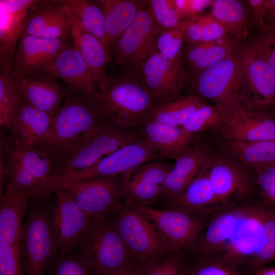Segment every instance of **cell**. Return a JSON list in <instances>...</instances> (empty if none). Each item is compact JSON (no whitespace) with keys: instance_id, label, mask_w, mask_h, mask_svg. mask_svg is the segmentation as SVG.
Wrapping results in <instances>:
<instances>
[{"instance_id":"obj_23","label":"cell","mask_w":275,"mask_h":275,"mask_svg":"<svg viewBox=\"0 0 275 275\" xmlns=\"http://www.w3.org/2000/svg\"><path fill=\"white\" fill-rule=\"evenodd\" d=\"M17 80L26 102L55 116L63 104L67 88L57 78L44 73L33 74Z\"/></svg>"},{"instance_id":"obj_11","label":"cell","mask_w":275,"mask_h":275,"mask_svg":"<svg viewBox=\"0 0 275 275\" xmlns=\"http://www.w3.org/2000/svg\"><path fill=\"white\" fill-rule=\"evenodd\" d=\"M142 138L138 128H123L105 120L98 131L59 169L53 178L88 169L119 148Z\"/></svg>"},{"instance_id":"obj_24","label":"cell","mask_w":275,"mask_h":275,"mask_svg":"<svg viewBox=\"0 0 275 275\" xmlns=\"http://www.w3.org/2000/svg\"><path fill=\"white\" fill-rule=\"evenodd\" d=\"M210 157L206 149L199 145H191L180 153L174 159L175 163L161 186V196L169 200L179 195Z\"/></svg>"},{"instance_id":"obj_22","label":"cell","mask_w":275,"mask_h":275,"mask_svg":"<svg viewBox=\"0 0 275 275\" xmlns=\"http://www.w3.org/2000/svg\"><path fill=\"white\" fill-rule=\"evenodd\" d=\"M35 0L0 1V69L11 62Z\"/></svg>"},{"instance_id":"obj_37","label":"cell","mask_w":275,"mask_h":275,"mask_svg":"<svg viewBox=\"0 0 275 275\" xmlns=\"http://www.w3.org/2000/svg\"><path fill=\"white\" fill-rule=\"evenodd\" d=\"M185 20V41L188 45L213 41L229 35L225 28L210 13Z\"/></svg>"},{"instance_id":"obj_36","label":"cell","mask_w":275,"mask_h":275,"mask_svg":"<svg viewBox=\"0 0 275 275\" xmlns=\"http://www.w3.org/2000/svg\"><path fill=\"white\" fill-rule=\"evenodd\" d=\"M65 1L70 15L87 32L97 38L109 52L105 36L104 13L99 1Z\"/></svg>"},{"instance_id":"obj_52","label":"cell","mask_w":275,"mask_h":275,"mask_svg":"<svg viewBox=\"0 0 275 275\" xmlns=\"http://www.w3.org/2000/svg\"><path fill=\"white\" fill-rule=\"evenodd\" d=\"M265 24V28L275 26V0H267Z\"/></svg>"},{"instance_id":"obj_53","label":"cell","mask_w":275,"mask_h":275,"mask_svg":"<svg viewBox=\"0 0 275 275\" xmlns=\"http://www.w3.org/2000/svg\"><path fill=\"white\" fill-rule=\"evenodd\" d=\"M253 275H275V267L263 266L256 270Z\"/></svg>"},{"instance_id":"obj_1","label":"cell","mask_w":275,"mask_h":275,"mask_svg":"<svg viewBox=\"0 0 275 275\" xmlns=\"http://www.w3.org/2000/svg\"><path fill=\"white\" fill-rule=\"evenodd\" d=\"M269 210L260 205L220 213L207 226L201 249L219 253L223 262L233 267L245 260L252 263L260 246Z\"/></svg>"},{"instance_id":"obj_12","label":"cell","mask_w":275,"mask_h":275,"mask_svg":"<svg viewBox=\"0 0 275 275\" xmlns=\"http://www.w3.org/2000/svg\"><path fill=\"white\" fill-rule=\"evenodd\" d=\"M161 32L144 1L133 21L114 43L111 56L118 64L136 68L156 50V40Z\"/></svg>"},{"instance_id":"obj_7","label":"cell","mask_w":275,"mask_h":275,"mask_svg":"<svg viewBox=\"0 0 275 275\" xmlns=\"http://www.w3.org/2000/svg\"><path fill=\"white\" fill-rule=\"evenodd\" d=\"M241 42L229 56L192 76L194 94L228 112L244 108L240 84Z\"/></svg>"},{"instance_id":"obj_49","label":"cell","mask_w":275,"mask_h":275,"mask_svg":"<svg viewBox=\"0 0 275 275\" xmlns=\"http://www.w3.org/2000/svg\"><path fill=\"white\" fill-rule=\"evenodd\" d=\"M211 0H177L175 1L176 11L181 21L199 15L206 8L211 6Z\"/></svg>"},{"instance_id":"obj_9","label":"cell","mask_w":275,"mask_h":275,"mask_svg":"<svg viewBox=\"0 0 275 275\" xmlns=\"http://www.w3.org/2000/svg\"><path fill=\"white\" fill-rule=\"evenodd\" d=\"M240 84L244 109L273 113L275 74L259 56L252 41L241 42Z\"/></svg>"},{"instance_id":"obj_28","label":"cell","mask_w":275,"mask_h":275,"mask_svg":"<svg viewBox=\"0 0 275 275\" xmlns=\"http://www.w3.org/2000/svg\"><path fill=\"white\" fill-rule=\"evenodd\" d=\"M240 43L231 36L208 42L188 45L183 60L192 76L229 56Z\"/></svg>"},{"instance_id":"obj_27","label":"cell","mask_w":275,"mask_h":275,"mask_svg":"<svg viewBox=\"0 0 275 275\" xmlns=\"http://www.w3.org/2000/svg\"><path fill=\"white\" fill-rule=\"evenodd\" d=\"M70 17L72 43L86 62L97 85L106 76L105 71L111 54L97 38L87 32L75 19Z\"/></svg>"},{"instance_id":"obj_50","label":"cell","mask_w":275,"mask_h":275,"mask_svg":"<svg viewBox=\"0 0 275 275\" xmlns=\"http://www.w3.org/2000/svg\"><path fill=\"white\" fill-rule=\"evenodd\" d=\"M246 2L251 10L256 24L259 29L265 28L267 0H248Z\"/></svg>"},{"instance_id":"obj_40","label":"cell","mask_w":275,"mask_h":275,"mask_svg":"<svg viewBox=\"0 0 275 275\" xmlns=\"http://www.w3.org/2000/svg\"><path fill=\"white\" fill-rule=\"evenodd\" d=\"M186 22L185 19L176 26L161 32L156 40V49L164 58L173 60L182 53L185 41Z\"/></svg>"},{"instance_id":"obj_17","label":"cell","mask_w":275,"mask_h":275,"mask_svg":"<svg viewBox=\"0 0 275 275\" xmlns=\"http://www.w3.org/2000/svg\"><path fill=\"white\" fill-rule=\"evenodd\" d=\"M67 40L21 36L11 64L10 73L16 79L44 73L49 75L54 61Z\"/></svg>"},{"instance_id":"obj_29","label":"cell","mask_w":275,"mask_h":275,"mask_svg":"<svg viewBox=\"0 0 275 275\" xmlns=\"http://www.w3.org/2000/svg\"><path fill=\"white\" fill-rule=\"evenodd\" d=\"M211 7L210 14L225 28L230 36L238 42L243 41L250 29L256 24L246 2L215 0Z\"/></svg>"},{"instance_id":"obj_33","label":"cell","mask_w":275,"mask_h":275,"mask_svg":"<svg viewBox=\"0 0 275 275\" xmlns=\"http://www.w3.org/2000/svg\"><path fill=\"white\" fill-rule=\"evenodd\" d=\"M210 157L182 193L168 200V203L174 209L188 212L216 202L208 176Z\"/></svg>"},{"instance_id":"obj_48","label":"cell","mask_w":275,"mask_h":275,"mask_svg":"<svg viewBox=\"0 0 275 275\" xmlns=\"http://www.w3.org/2000/svg\"><path fill=\"white\" fill-rule=\"evenodd\" d=\"M184 275H240L234 267L224 262L202 263L187 271Z\"/></svg>"},{"instance_id":"obj_35","label":"cell","mask_w":275,"mask_h":275,"mask_svg":"<svg viewBox=\"0 0 275 275\" xmlns=\"http://www.w3.org/2000/svg\"><path fill=\"white\" fill-rule=\"evenodd\" d=\"M223 149L254 169L275 162V140L252 142L222 140Z\"/></svg>"},{"instance_id":"obj_19","label":"cell","mask_w":275,"mask_h":275,"mask_svg":"<svg viewBox=\"0 0 275 275\" xmlns=\"http://www.w3.org/2000/svg\"><path fill=\"white\" fill-rule=\"evenodd\" d=\"M217 129L222 140L252 142L275 140V113L244 108L231 111Z\"/></svg>"},{"instance_id":"obj_2","label":"cell","mask_w":275,"mask_h":275,"mask_svg":"<svg viewBox=\"0 0 275 275\" xmlns=\"http://www.w3.org/2000/svg\"><path fill=\"white\" fill-rule=\"evenodd\" d=\"M105 121L95 103L68 87L49 132L34 145L56 164L58 171Z\"/></svg>"},{"instance_id":"obj_47","label":"cell","mask_w":275,"mask_h":275,"mask_svg":"<svg viewBox=\"0 0 275 275\" xmlns=\"http://www.w3.org/2000/svg\"><path fill=\"white\" fill-rule=\"evenodd\" d=\"M0 275H25L19 247L0 244Z\"/></svg>"},{"instance_id":"obj_16","label":"cell","mask_w":275,"mask_h":275,"mask_svg":"<svg viewBox=\"0 0 275 275\" xmlns=\"http://www.w3.org/2000/svg\"><path fill=\"white\" fill-rule=\"evenodd\" d=\"M130 205L153 224L168 252L190 247L197 241L201 224L189 213L175 209H156L142 204Z\"/></svg>"},{"instance_id":"obj_38","label":"cell","mask_w":275,"mask_h":275,"mask_svg":"<svg viewBox=\"0 0 275 275\" xmlns=\"http://www.w3.org/2000/svg\"><path fill=\"white\" fill-rule=\"evenodd\" d=\"M24 99L18 81L10 70L0 69V124L6 127Z\"/></svg>"},{"instance_id":"obj_13","label":"cell","mask_w":275,"mask_h":275,"mask_svg":"<svg viewBox=\"0 0 275 275\" xmlns=\"http://www.w3.org/2000/svg\"><path fill=\"white\" fill-rule=\"evenodd\" d=\"M60 187L70 193L93 221L106 218L122 204L120 175L78 180Z\"/></svg>"},{"instance_id":"obj_8","label":"cell","mask_w":275,"mask_h":275,"mask_svg":"<svg viewBox=\"0 0 275 275\" xmlns=\"http://www.w3.org/2000/svg\"><path fill=\"white\" fill-rule=\"evenodd\" d=\"M112 221L127 248L143 266L164 260L169 252L153 224L131 205L121 204Z\"/></svg>"},{"instance_id":"obj_34","label":"cell","mask_w":275,"mask_h":275,"mask_svg":"<svg viewBox=\"0 0 275 275\" xmlns=\"http://www.w3.org/2000/svg\"><path fill=\"white\" fill-rule=\"evenodd\" d=\"M208 176L216 202L227 200L244 188V180L240 170L227 161L211 157Z\"/></svg>"},{"instance_id":"obj_43","label":"cell","mask_w":275,"mask_h":275,"mask_svg":"<svg viewBox=\"0 0 275 275\" xmlns=\"http://www.w3.org/2000/svg\"><path fill=\"white\" fill-rule=\"evenodd\" d=\"M255 170L256 183L263 200L261 205L275 210V162Z\"/></svg>"},{"instance_id":"obj_21","label":"cell","mask_w":275,"mask_h":275,"mask_svg":"<svg viewBox=\"0 0 275 275\" xmlns=\"http://www.w3.org/2000/svg\"><path fill=\"white\" fill-rule=\"evenodd\" d=\"M49 75L63 80L71 90L97 103L100 95L90 71L71 38L57 56Z\"/></svg>"},{"instance_id":"obj_51","label":"cell","mask_w":275,"mask_h":275,"mask_svg":"<svg viewBox=\"0 0 275 275\" xmlns=\"http://www.w3.org/2000/svg\"><path fill=\"white\" fill-rule=\"evenodd\" d=\"M142 266L139 262H136L109 275H139Z\"/></svg>"},{"instance_id":"obj_44","label":"cell","mask_w":275,"mask_h":275,"mask_svg":"<svg viewBox=\"0 0 275 275\" xmlns=\"http://www.w3.org/2000/svg\"><path fill=\"white\" fill-rule=\"evenodd\" d=\"M47 275H92V271L84 259L73 253L59 256L49 268Z\"/></svg>"},{"instance_id":"obj_41","label":"cell","mask_w":275,"mask_h":275,"mask_svg":"<svg viewBox=\"0 0 275 275\" xmlns=\"http://www.w3.org/2000/svg\"><path fill=\"white\" fill-rule=\"evenodd\" d=\"M275 260V210L270 209L266 218L262 240L251 263L256 269Z\"/></svg>"},{"instance_id":"obj_6","label":"cell","mask_w":275,"mask_h":275,"mask_svg":"<svg viewBox=\"0 0 275 275\" xmlns=\"http://www.w3.org/2000/svg\"><path fill=\"white\" fill-rule=\"evenodd\" d=\"M74 251L88 264L92 275H109L138 262L106 218L93 222Z\"/></svg>"},{"instance_id":"obj_10","label":"cell","mask_w":275,"mask_h":275,"mask_svg":"<svg viewBox=\"0 0 275 275\" xmlns=\"http://www.w3.org/2000/svg\"><path fill=\"white\" fill-rule=\"evenodd\" d=\"M162 158L145 140L125 146L85 170L68 173L48 181L43 191H52L75 181L99 177L121 175L146 163Z\"/></svg>"},{"instance_id":"obj_3","label":"cell","mask_w":275,"mask_h":275,"mask_svg":"<svg viewBox=\"0 0 275 275\" xmlns=\"http://www.w3.org/2000/svg\"><path fill=\"white\" fill-rule=\"evenodd\" d=\"M96 86L100 95L96 105L101 114L121 128L139 127L156 104L136 73L106 75Z\"/></svg>"},{"instance_id":"obj_32","label":"cell","mask_w":275,"mask_h":275,"mask_svg":"<svg viewBox=\"0 0 275 275\" xmlns=\"http://www.w3.org/2000/svg\"><path fill=\"white\" fill-rule=\"evenodd\" d=\"M206 101L194 94L171 97L156 103L147 120L182 127L190 116Z\"/></svg>"},{"instance_id":"obj_15","label":"cell","mask_w":275,"mask_h":275,"mask_svg":"<svg viewBox=\"0 0 275 275\" xmlns=\"http://www.w3.org/2000/svg\"><path fill=\"white\" fill-rule=\"evenodd\" d=\"M135 69L155 103L179 96L189 77L184 65L183 52L174 60H168L156 49Z\"/></svg>"},{"instance_id":"obj_31","label":"cell","mask_w":275,"mask_h":275,"mask_svg":"<svg viewBox=\"0 0 275 275\" xmlns=\"http://www.w3.org/2000/svg\"><path fill=\"white\" fill-rule=\"evenodd\" d=\"M104 13V26L108 48L111 50L120 35L134 19L144 1L98 0Z\"/></svg>"},{"instance_id":"obj_26","label":"cell","mask_w":275,"mask_h":275,"mask_svg":"<svg viewBox=\"0 0 275 275\" xmlns=\"http://www.w3.org/2000/svg\"><path fill=\"white\" fill-rule=\"evenodd\" d=\"M142 139L147 141L162 158L174 159L191 146L193 136L186 133L181 127L146 121L138 127Z\"/></svg>"},{"instance_id":"obj_45","label":"cell","mask_w":275,"mask_h":275,"mask_svg":"<svg viewBox=\"0 0 275 275\" xmlns=\"http://www.w3.org/2000/svg\"><path fill=\"white\" fill-rule=\"evenodd\" d=\"M252 42L259 56L275 74V26L259 29Z\"/></svg>"},{"instance_id":"obj_42","label":"cell","mask_w":275,"mask_h":275,"mask_svg":"<svg viewBox=\"0 0 275 275\" xmlns=\"http://www.w3.org/2000/svg\"><path fill=\"white\" fill-rule=\"evenodd\" d=\"M151 13L161 31L176 26L181 21L176 11L175 1H147Z\"/></svg>"},{"instance_id":"obj_39","label":"cell","mask_w":275,"mask_h":275,"mask_svg":"<svg viewBox=\"0 0 275 275\" xmlns=\"http://www.w3.org/2000/svg\"><path fill=\"white\" fill-rule=\"evenodd\" d=\"M228 113L219 105L207 103L198 108L181 128L186 133L191 136L208 129H217L224 121Z\"/></svg>"},{"instance_id":"obj_18","label":"cell","mask_w":275,"mask_h":275,"mask_svg":"<svg viewBox=\"0 0 275 275\" xmlns=\"http://www.w3.org/2000/svg\"><path fill=\"white\" fill-rule=\"evenodd\" d=\"M173 164L153 161L120 175L123 198L129 204L148 206L161 196V186Z\"/></svg>"},{"instance_id":"obj_25","label":"cell","mask_w":275,"mask_h":275,"mask_svg":"<svg viewBox=\"0 0 275 275\" xmlns=\"http://www.w3.org/2000/svg\"><path fill=\"white\" fill-rule=\"evenodd\" d=\"M54 117L25 100L13 114L6 127L16 141L34 145L49 132Z\"/></svg>"},{"instance_id":"obj_14","label":"cell","mask_w":275,"mask_h":275,"mask_svg":"<svg viewBox=\"0 0 275 275\" xmlns=\"http://www.w3.org/2000/svg\"><path fill=\"white\" fill-rule=\"evenodd\" d=\"M52 191L56 199L51 209L53 233L59 256L70 255L85 236L92 224L90 218L64 188Z\"/></svg>"},{"instance_id":"obj_46","label":"cell","mask_w":275,"mask_h":275,"mask_svg":"<svg viewBox=\"0 0 275 275\" xmlns=\"http://www.w3.org/2000/svg\"><path fill=\"white\" fill-rule=\"evenodd\" d=\"M185 269L182 258L176 253L161 261L142 266L139 275H184Z\"/></svg>"},{"instance_id":"obj_5","label":"cell","mask_w":275,"mask_h":275,"mask_svg":"<svg viewBox=\"0 0 275 275\" xmlns=\"http://www.w3.org/2000/svg\"><path fill=\"white\" fill-rule=\"evenodd\" d=\"M51 191L35 196L22 226L19 250L25 275H46L57 251L51 223L52 205L47 201Z\"/></svg>"},{"instance_id":"obj_20","label":"cell","mask_w":275,"mask_h":275,"mask_svg":"<svg viewBox=\"0 0 275 275\" xmlns=\"http://www.w3.org/2000/svg\"><path fill=\"white\" fill-rule=\"evenodd\" d=\"M71 25L65 0H35L21 36L67 40Z\"/></svg>"},{"instance_id":"obj_30","label":"cell","mask_w":275,"mask_h":275,"mask_svg":"<svg viewBox=\"0 0 275 275\" xmlns=\"http://www.w3.org/2000/svg\"><path fill=\"white\" fill-rule=\"evenodd\" d=\"M28 199L6 192L1 196L0 244L19 247L22 218L29 206Z\"/></svg>"},{"instance_id":"obj_4","label":"cell","mask_w":275,"mask_h":275,"mask_svg":"<svg viewBox=\"0 0 275 275\" xmlns=\"http://www.w3.org/2000/svg\"><path fill=\"white\" fill-rule=\"evenodd\" d=\"M0 154L7 168L4 193L33 197L57 171L56 164L37 146L17 142L2 133Z\"/></svg>"}]
</instances>
